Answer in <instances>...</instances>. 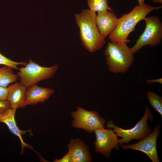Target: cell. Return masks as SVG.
<instances>
[{
  "instance_id": "6da1fadb",
  "label": "cell",
  "mask_w": 162,
  "mask_h": 162,
  "mask_svg": "<svg viewBox=\"0 0 162 162\" xmlns=\"http://www.w3.org/2000/svg\"><path fill=\"white\" fill-rule=\"evenodd\" d=\"M96 15L95 12L87 9L82 10L75 15L82 45L91 53L101 49L105 43V38L101 35L97 26Z\"/></svg>"
},
{
  "instance_id": "7a4b0ae2",
  "label": "cell",
  "mask_w": 162,
  "mask_h": 162,
  "mask_svg": "<svg viewBox=\"0 0 162 162\" xmlns=\"http://www.w3.org/2000/svg\"><path fill=\"white\" fill-rule=\"evenodd\" d=\"M162 8V6L154 7L144 4L137 5L129 13L124 14L118 19L117 25L109 38L112 42H130L128 39L129 34L135 29L137 24L144 20L146 15L153 10Z\"/></svg>"
},
{
  "instance_id": "3957f363",
  "label": "cell",
  "mask_w": 162,
  "mask_h": 162,
  "mask_svg": "<svg viewBox=\"0 0 162 162\" xmlns=\"http://www.w3.org/2000/svg\"><path fill=\"white\" fill-rule=\"evenodd\" d=\"M127 43L121 41L108 43L104 53L108 69L110 72L124 73L133 65L134 54Z\"/></svg>"
},
{
  "instance_id": "277c9868",
  "label": "cell",
  "mask_w": 162,
  "mask_h": 162,
  "mask_svg": "<svg viewBox=\"0 0 162 162\" xmlns=\"http://www.w3.org/2000/svg\"><path fill=\"white\" fill-rule=\"evenodd\" d=\"M148 120L152 122L153 118L150 109L147 105L143 117L133 128L123 129L115 125L112 120L107 122L106 126L108 128H112L118 136L121 138L119 140L120 146L124 143L129 144L133 140H141L150 134L152 130L148 124Z\"/></svg>"
},
{
  "instance_id": "5b68a950",
  "label": "cell",
  "mask_w": 162,
  "mask_h": 162,
  "mask_svg": "<svg viewBox=\"0 0 162 162\" xmlns=\"http://www.w3.org/2000/svg\"><path fill=\"white\" fill-rule=\"evenodd\" d=\"M23 66L19 68L17 74L20 82L27 88L51 78L59 68L56 64L49 67L41 66L31 60Z\"/></svg>"
},
{
  "instance_id": "8992f818",
  "label": "cell",
  "mask_w": 162,
  "mask_h": 162,
  "mask_svg": "<svg viewBox=\"0 0 162 162\" xmlns=\"http://www.w3.org/2000/svg\"><path fill=\"white\" fill-rule=\"evenodd\" d=\"M146 27L136 43L130 48L133 54L145 46L154 47L159 45L162 39V23L158 16H151L144 19Z\"/></svg>"
},
{
  "instance_id": "52a82bcc",
  "label": "cell",
  "mask_w": 162,
  "mask_h": 162,
  "mask_svg": "<svg viewBox=\"0 0 162 162\" xmlns=\"http://www.w3.org/2000/svg\"><path fill=\"white\" fill-rule=\"evenodd\" d=\"M73 118L71 126L73 128L81 129L90 133L95 130L104 128L105 119L95 111H88L77 106L76 110L72 111Z\"/></svg>"
},
{
  "instance_id": "ba28073f",
  "label": "cell",
  "mask_w": 162,
  "mask_h": 162,
  "mask_svg": "<svg viewBox=\"0 0 162 162\" xmlns=\"http://www.w3.org/2000/svg\"><path fill=\"white\" fill-rule=\"evenodd\" d=\"M108 129L99 128L94 132L96 136V140L94 143L95 151L106 158L110 157L112 149L118 150L119 148L118 136L112 128Z\"/></svg>"
},
{
  "instance_id": "9c48e42d",
  "label": "cell",
  "mask_w": 162,
  "mask_h": 162,
  "mask_svg": "<svg viewBox=\"0 0 162 162\" xmlns=\"http://www.w3.org/2000/svg\"><path fill=\"white\" fill-rule=\"evenodd\" d=\"M160 125H157L151 133L139 142L131 145H122L124 149L138 150L146 154L153 162H160L157 150L158 137L160 136Z\"/></svg>"
},
{
  "instance_id": "30bf717a",
  "label": "cell",
  "mask_w": 162,
  "mask_h": 162,
  "mask_svg": "<svg viewBox=\"0 0 162 162\" xmlns=\"http://www.w3.org/2000/svg\"><path fill=\"white\" fill-rule=\"evenodd\" d=\"M70 162H91L92 158L89 148L84 142L78 137L71 138L67 144Z\"/></svg>"
},
{
  "instance_id": "8fae6325",
  "label": "cell",
  "mask_w": 162,
  "mask_h": 162,
  "mask_svg": "<svg viewBox=\"0 0 162 162\" xmlns=\"http://www.w3.org/2000/svg\"><path fill=\"white\" fill-rule=\"evenodd\" d=\"M16 110V109L10 108L4 112L0 113V122L5 124L10 131L19 137L21 142L22 153L26 147L32 148L30 145L24 142L22 137V135L28 132L31 133V131L30 129L22 130L19 128L15 119Z\"/></svg>"
},
{
  "instance_id": "7c38bea8",
  "label": "cell",
  "mask_w": 162,
  "mask_h": 162,
  "mask_svg": "<svg viewBox=\"0 0 162 162\" xmlns=\"http://www.w3.org/2000/svg\"><path fill=\"white\" fill-rule=\"evenodd\" d=\"M118 19L112 10L98 12L96 17V24L100 33L104 38L112 33L117 25Z\"/></svg>"
},
{
  "instance_id": "4fadbf2b",
  "label": "cell",
  "mask_w": 162,
  "mask_h": 162,
  "mask_svg": "<svg viewBox=\"0 0 162 162\" xmlns=\"http://www.w3.org/2000/svg\"><path fill=\"white\" fill-rule=\"evenodd\" d=\"M7 88V100L11 107L16 110L25 108L27 106L25 99L27 87L20 82H17L9 85Z\"/></svg>"
},
{
  "instance_id": "5bb4252c",
  "label": "cell",
  "mask_w": 162,
  "mask_h": 162,
  "mask_svg": "<svg viewBox=\"0 0 162 162\" xmlns=\"http://www.w3.org/2000/svg\"><path fill=\"white\" fill-rule=\"evenodd\" d=\"M55 93L51 88L41 87L37 85L27 88L25 96L26 105H34L47 100Z\"/></svg>"
},
{
  "instance_id": "9a60e30c",
  "label": "cell",
  "mask_w": 162,
  "mask_h": 162,
  "mask_svg": "<svg viewBox=\"0 0 162 162\" xmlns=\"http://www.w3.org/2000/svg\"><path fill=\"white\" fill-rule=\"evenodd\" d=\"M19 79L18 75L13 71L12 68L5 65L0 68V86L7 87Z\"/></svg>"
},
{
  "instance_id": "2e32d148",
  "label": "cell",
  "mask_w": 162,
  "mask_h": 162,
  "mask_svg": "<svg viewBox=\"0 0 162 162\" xmlns=\"http://www.w3.org/2000/svg\"><path fill=\"white\" fill-rule=\"evenodd\" d=\"M146 96L151 106L162 116V98L154 92L149 91Z\"/></svg>"
},
{
  "instance_id": "e0dca14e",
  "label": "cell",
  "mask_w": 162,
  "mask_h": 162,
  "mask_svg": "<svg viewBox=\"0 0 162 162\" xmlns=\"http://www.w3.org/2000/svg\"><path fill=\"white\" fill-rule=\"evenodd\" d=\"M87 4L89 10L95 13L107 10H112L109 6L107 0H88Z\"/></svg>"
},
{
  "instance_id": "ac0fdd59",
  "label": "cell",
  "mask_w": 162,
  "mask_h": 162,
  "mask_svg": "<svg viewBox=\"0 0 162 162\" xmlns=\"http://www.w3.org/2000/svg\"><path fill=\"white\" fill-rule=\"evenodd\" d=\"M27 63V62H16L13 61L3 55L0 52V65H3L13 69L18 70V67L19 66H25Z\"/></svg>"
},
{
  "instance_id": "d6986e66",
  "label": "cell",
  "mask_w": 162,
  "mask_h": 162,
  "mask_svg": "<svg viewBox=\"0 0 162 162\" xmlns=\"http://www.w3.org/2000/svg\"><path fill=\"white\" fill-rule=\"evenodd\" d=\"M11 108L9 102L7 100H0V113H2Z\"/></svg>"
},
{
  "instance_id": "ffe728a7",
  "label": "cell",
  "mask_w": 162,
  "mask_h": 162,
  "mask_svg": "<svg viewBox=\"0 0 162 162\" xmlns=\"http://www.w3.org/2000/svg\"><path fill=\"white\" fill-rule=\"evenodd\" d=\"M8 94L7 87L0 86V100H7Z\"/></svg>"
},
{
  "instance_id": "44dd1931",
  "label": "cell",
  "mask_w": 162,
  "mask_h": 162,
  "mask_svg": "<svg viewBox=\"0 0 162 162\" xmlns=\"http://www.w3.org/2000/svg\"><path fill=\"white\" fill-rule=\"evenodd\" d=\"M54 162H70V157L68 153H67L62 158L59 159H56Z\"/></svg>"
},
{
  "instance_id": "7402d4cb",
  "label": "cell",
  "mask_w": 162,
  "mask_h": 162,
  "mask_svg": "<svg viewBox=\"0 0 162 162\" xmlns=\"http://www.w3.org/2000/svg\"><path fill=\"white\" fill-rule=\"evenodd\" d=\"M147 84H151L154 82H159L160 84L162 83V78H160L158 79H156L154 80H147L146 81Z\"/></svg>"
},
{
  "instance_id": "603a6c76",
  "label": "cell",
  "mask_w": 162,
  "mask_h": 162,
  "mask_svg": "<svg viewBox=\"0 0 162 162\" xmlns=\"http://www.w3.org/2000/svg\"><path fill=\"white\" fill-rule=\"evenodd\" d=\"M138 2L139 5H142L144 4V3L145 0H137Z\"/></svg>"
},
{
  "instance_id": "cb8c5ba5",
  "label": "cell",
  "mask_w": 162,
  "mask_h": 162,
  "mask_svg": "<svg viewBox=\"0 0 162 162\" xmlns=\"http://www.w3.org/2000/svg\"><path fill=\"white\" fill-rule=\"evenodd\" d=\"M152 1L155 2H158L160 4L162 3V0H152Z\"/></svg>"
}]
</instances>
